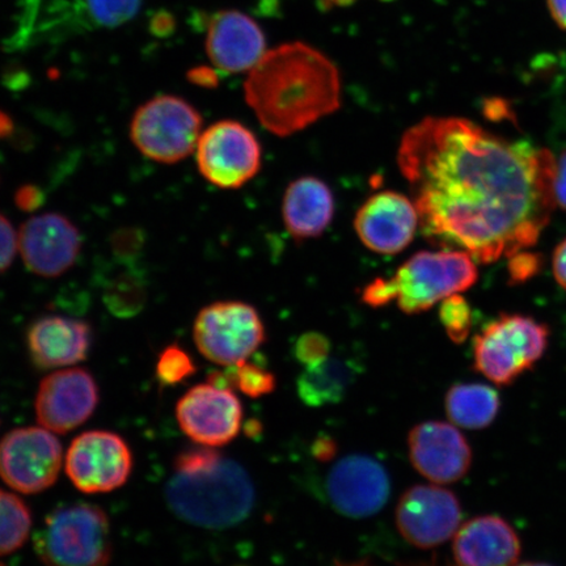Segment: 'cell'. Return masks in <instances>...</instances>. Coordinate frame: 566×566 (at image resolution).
I'll use <instances>...</instances> for the list:
<instances>
[{"instance_id": "33", "label": "cell", "mask_w": 566, "mask_h": 566, "mask_svg": "<svg viewBox=\"0 0 566 566\" xmlns=\"http://www.w3.org/2000/svg\"><path fill=\"white\" fill-rule=\"evenodd\" d=\"M19 251V233L3 214H0V274L9 269Z\"/></svg>"}, {"instance_id": "44", "label": "cell", "mask_w": 566, "mask_h": 566, "mask_svg": "<svg viewBox=\"0 0 566 566\" xmlns=\"http://www.w3.org/2000/svg\"><path fill=\"white\" fill-rule=\"evenodd\" d=\"M516 566H552V565L543 564V563H526V564H521V565H516Z\"/></svg>"}, {"instance_id": "34", "label": "cell", "mask_w": 566, "mask_h": 566, "mask_svg": "<svg viewBox=\"0 0 566 566\" xmlns=\"http://www.w3.org/2000/svg\"><path fill=\"white\" fill-rule=\"evenodd\" d=\"M13 201H15L19 210L33 212L42 208V205L45 202V195L40 187L27 184V186L20 187L17 190Z\"/></svg>"}, {"instance_id": "17", "label": "cell", "mask_w": 566, "mask_h": 566, "mask_svg": "<svg viewBox=\"0 0 566 566\" xmlns=\"http://www.w3.org/2000/svg\"><path fill=\"white\" fill-rule=\"evenodd\" d=\"M409 459L416 471L436 484H454L469 473L472 450L454 424L428 421L408 436Z\"/></svg>"}, {"instance_id": "36", "label": "cell", "mask_w": 566, "mask_h": 566, "mask_svg": "<svg viewBox=\"0 0 566 566\" xmlns=\"http://www.w3.org/2000/svg\"><path fill=\"white\" fill-rule=\"evenodd\" d=\"M176 20L171 13L161 11L155 13L150 23V31L157 38H168L175 32Z\"/></svg>"}, {"instance_id": "10", "label": "cell", "mask_w": 566, "mask_h": 566, "mask_svg": "<svg viewBox=\"0 0 566 566\" xmlns=\"http://www.w3.org/2000/svg\"><path fill=\"white\" fill-rule=\"evenodd\" d=\"M197 166L212 186L239 189L261 168V147L244 125L226 119L208 127L196 147Z\"/></svg>"}, {"instance_id": "35", "label": "cell", "mask_w": 566, "mask_h": 566, "mask_svg": "<svg viewBox=\"0 0 566 566\" xmlns=\"http://www.w3.org/2000/svg\"><path fill=\"white\" fill-rule=\"evenodd\" d=\"M311 451H313V455L317 462L327 463L336 458L338 444L334 438L322 434L316 438Z\"/></svg>"}, {"instance_id": "28", "label": "cell", "mask_w": 566, "mask_h": 566, "mask_svg": "<svg viewBox=\"0 0 566 566\" xmlns=\"http://www.w3.org/2000/svg\"><path fill=\"white\" fill-rule=\"evenodd\" d=\"M144 0H86L88 15L104 28H117L137 17Z\"/></svg>"}, {"instance_id": "27", "label": "cell", "mask_w": 566, "mask_h": 566, "mask_svg": "<svg viewBox=\"0 0 566 566\" xmlns=\"http://www.w3.org/2000/svg\"><path fill=\"white\" fill-rule=\"evenodd\" d=\"M228 375L231 389L238 388L244 395L252 399L263 398L272 394L277 387V379L273 373H269L263 367L247 363L229 366L224 371Z\"/></svg>"}, {"instance_id": "20", "label": "cell", "mask_w": 566, "mask_h": 566, "mask_svg": "<svg viewBox=\"0 0 566 566\" xmlns=\"http://www.w3.org/2000/svg\"><path fill=\"white\" fill-rule=\"evenodd\" d=\"M92 345L90 324L77 318L44 316L27 332L32 363L41 370L70 367L86 359Z\"/></svg>"}, {"instance_id": "19", "label": "cell", "mask_w": 566, "mask_h": 566, "mask_svg": "<svg viewBox=\"0 0 566 566\" xmlns=\"http://www.w3.org/2000/svg\"><path fill=\"white\" fill-rule=\"evenodd\" d=\"M207 53L212 65L223 73H250L266 53L265 34L245 13L221 11L210 20Z\"/></svg>"}, {"instance_id": "12", "label": "cell", "mask_w": 566, "mask_h": 566, "mask_svg": "<svg viewBox=\"0 0 566 566\" xmlns=\"http://www.w3.org/2000/svg\"><path fill=\"white\" fill-rule=\"evenodd\" d=\"M395 518L409 544L431 549L455 536L462 511L457 495L444 488L415 485L401 495Z\"/></svg>"}, {"instance_id": "9", "label": "cell", "mask_w": 566, "mask_h": 566, "mask_svg": "<svg viewBox=\"0 0 566 566\" xmlns=\"http://www.w3.org/2000/svg\"><path fill=\"white\" fill-rule=\"evenodd\" d=\"M62 464V444L45 428H19L0 441V479L19 493L49 490L59 480Z\"/></svg>"}, {"instance_id": "23", "label": "cell", "mask_w": 566, "mask_h": 566, "mask_svg": "<svg viewBox=\"0 0 566 566\" xmlns=\"http://www.w3.org/2000/svg\"><path fill=\"white\" fill-rule=\"evenodd\" d=\"M358 375V366L350 359L328 357L308 366L296 380V391L304 406L322 408L345 399Z\"/></svg>"}, {"instance_id": "39", "label": "cell", "mask_w": 566, "mask_h": 566, "mask_svg": "<svg viewBox=\"0 0 566 566\" xmlns=\"http://www.w3.org/2000/svg\"><path fill=\"white\" fill-rule=\"evenodd\" d=\"M552 266L558 285L566 290V239L556 248Z\"/></svg>"}, {"instance_id": "1", "label": "cell", "mask_w": 566, "mask_h": 566, "mask_svg": "<svg viewBox=\"0 0 566 566\" xmlns=\"http://www.w3.org/2000/svg\"><path fill=\"white\" fill-rule=\"evenodd\" d=\"M398 163L424 237L479 263L533 247L556 202L554 155L470 119L423 118L402 136Z\"/></svg>"}, {"instance_id": "14", "label": "cell", "mask_w": 566, "mask_h": 566, "mask_svg": "<svg viewBox=\"0 0 566 566\" xmlns=\"http://www.w3.org/2000/svg\"><path fill=\"white\" fill-rule=\"evenodd\" d=\"M101 401L97 381L86 369L59 370L41 380L34 409L40 427L66 434L86 422Z\"/></svg>"}, {"instance_id": "26", "label": "cell", "mask_w": 566, "mask_h": 566, "mask_svg": "<svg viewBox=\"0 0 566 566\" xmlns=\"http://www.w3.org/2000/svg\"><path fill=\"white\" fill-rule=\"evenodd\" d=\"M146 301L147 283L138 272L119 273L105 287V306L117 317L129 318L138 315Z\"/></svg>"}, {"instance_id": "31", "label": "cell", "mask_w": 566, "mask_h": 566, "mask_svg": "<svg viewBox=\"0 0 566 566\" xmlns=\"http://www.w3.org/2000/svg\"><path fill=\"white\" fill-rule=\"evenodd\" d=\"M332 344L327 336L308 332L296 339L294 357L304 367L314 366L329 357Z\"/></svg>"}, {"instance_id": "7", "label": "cell", "mask_w": 566, "mask_h": 566, "mask_svg": "<svg viewBox=\"0 0 566 566\" xmlns=\"http://www.w3.org/2000/svg\"><path fill=\"white\" fill-rule=\"evenodd\" d=\"M202 116L181 97L161 95L139 106L130 124V138L142 155L175 165L196 150Z\"/></svg>"}, {"instance_id": "8", "label": "cell", "mask_w": 566, "mask_h": 566, "mask_svg": "<svg viewBox=\"0 0 566 566\" xmlns=\"http://www.w3.org/2000/svg\"><path fill=\"white\" fill-rule=\"evenodd\" d=\"M193 337L205 358L229 367L244 363L265 343V327L250 304L218 302L197 315Z\"/></svg>"}, {"instance_id": "11", "label": "cell", "mask_w": 566, "mask_h": 566, "mask_svg": "<svg viewBox=\"0 0 566 566\" xmlns=\"http://www.w3.org/2000/svg\"><path fill=\"white\" fill-rule=\"evenodd\" d=\"M66 473L83 493H109L126 484L133 471L129 444L108 430H91L71 442Z\"/></svg>"}, {"instance_id": "29", "label": "cell", "mask_w": 566, "mask_h": 566, "mask_svg": "<svg viewBox=\"0 0 566 566\" xmlns=\"http://www.w3.org/2000/svg\"><path fill=\"white\" fill-rule=\"evenodd\" d=\"M196 370L192 357L177 345L167 346L157 364V377L163 386L180 385L192 377Z\"/></svg>"}, {"instance_id": "15", "label": "cell", "mask_w": 566, "mask_h": 566, "mask_svg": "<svg viewBox=\"0 0 566 566\" xmlns=\"http://www.w3.org/2000/svg\"><path fill=\"white\" fill-rule=\"evenodd\" d=\"M325 492L338 514L363 520L385 507L391 493V481L377 459L349 455L332 467L325 479Z\"/></svg>"}, {"instance_id": "38", "label": "cell", "mask_w": 566, "mask_h": 566, "mask_svg": "<svg viewBox=\"0 0 566 566\" xmlns=\"http://www.w3.org/2000/svg\"><path fill=\"white\" fill-rule=\"evenodd\" d=\"M188 81L203 88H214L218 86V76L214 70L205 66L190 70Z\"/></svg>"}, {"instance_id": "21", "label": "cell", "mask_w": 566, "mask_h": 566, "mask_svg": "<svg viewBox=\"0 0 566 566\" xmlns=\"http://www.w3.org/2000/svg\"><path fill=\"white\" fill-rule=\"evenodd\" d=\"M452 552L458 566H516L521 541L511 523L483 515L459 527Z\"/></svg>"}, {"instance_id": "22", "label": "cell", "mask_w": 566, "mask_h": 566, "mask_svg": "<svg viewBox=\"0 0 566 566\" xmlns=\"http://www.w3.org/2000/svg\"><path fill=\"white\" fill-rule=\"evenodd\" d=\"M283 222L295 239L322 235L335 216V197L316 177H301L290 184L283 197Z\"/></svg>"}, {"instance_id": "37", "label": "cell", "mask_w": 566, "mask_h": 566, "mask_svg": "<svg viewBox=\"0 0 566 566\" xmlns=\"http://www.w3.org/2000/svg\"><path fill=\"white\" fill-rule=\"evenodd\" d=\"M555 201L558 207L566 210V153L556 163L555 174Z\"/></svg>"}, {"instance_id": "18", "label": "cell", "mask_w": 566, "mask_h": 566, "mask_svg": "<svg viewBox=\"0 0 566 566\" xmlns=\"http://www.w3.org/2000/svg\"><path fill=\"white\" fill-rule=\"evenodd\" d=\"M420 216L405 195L385 190L375 193L360 207L354 229L363 244L375 253L396 254L412 243Z\"/></svg>"}, {"instance_id": "32", "label": "cell", "mask_w": 566, "mask_h": 566, "mask_svg": "<svg viewBox=\"0 0 566 566\" xmlns=\"http://www.w3.org/2000/svg\"><path fill=\"white\" fill-rule=\"evenodd\" d=\"M146 243V233L137 228L119 229L111 238L116 258L130 261L138 258Z\"/></svg>"}, {"instance_id": "24", "label": "cell", "mask_w": 566, "mask_h": 566, "mask_svg": "<svg viewBox=\"0 0 566 566\" xmlns=\"http://www.w3.org/2000/svg\"><path fill=\"white\" fill-rule=\"evenodd\" d=\"M446 413L455 427L481 430L490 427L500 412L499 392L490 386L460 384L446 395Z\"/></svg>"}, {"instance_id": "16", "label": "cell", "mask_w": 566, "mask_h": 566, "mask_svg": "<svg viewBox=\"0 0 566 566\" xmlns=\"http://www.w3.org/2000/svg\"><path fill=\"white\" fill-rule=\"evenodd\" d=\"M82 250L76 226L60 212L35 216L21 226L19 251L24 264L34 274L55 279L75 264Z\"/></svg>"}, {"instance_id": "3", "label": "cell", "mask_w": 566, "mask_h": 566, "mask_svg": "<svg viewBox=\"0 0 566 566\" xmlns=\"http://www.w3.org/2000/svg\"><path fill=\"white\" fill-rule=\"evenodd\" d=\"M177 518L202 528L239 525L252 513L256 492L243 465L208 446L181 451L166 486Z\"/></svg>"}, {"instance_id": "41", "label": "cell", "mask_w": 566, "mask_h": 566, "mask_svg": "<svg viewBox=\"0 0 566 566\" xmlns=\"http://www.w3.org/2000/svg\"><path fill=\"white\" fill-rule=\"evenodd\" d=\"M13 129H15V125H13L11 116L0 109V139L11 137Z\"/></svg>"}, {"instance_id": "43", "label": "cell", "mask_w": 566, "mask_h": 566, "mask_svg": "<svg viewBox=\"0 0 566 566\" xmlns=\"http://www.w3.org/2000/svg\"><path fill=\"white\" fill-rule=\"evenodd\" d=\"M325 2L332 6H349L354 2V0H325Z\"/></svg>"}, {"instance_id": "4", "label": "cell", "mask_w": 566, "mask_h": 566, "mask_svg": "<svg viewBox=\"0 0 566 566\" xmlns=\"http://www.w3.org/2000/svg\"><path fill=\"white\" fill-rule=\"evenodd\" d=\"M475 261L462 251H423L402 264L391 279H377L364 289L363 301L384 307L396 301L408 315L424 313L449 296L475 285Z\"/></svg>"}, {"instance_id": "2", "label": "cell", "mask_w": 566, "mask_h": 566, "mask_svg": "<svg viewBox=\"0 0 566 566\" xmlns=\"http://www.w3.org/2000/svg\"><path fill=\"white\" fill-rule=\"evenodd\" d=\"M244 95L266 130L289 137L339 108L342 81L327 55L290 42L266 52L248 73Z\"/></svg>"}, {"instance_id": "5", "label": "cell", "mask_w": 566, "mask_h": 566, "mask_svg": "<svg viewBox=\"0 0 566 566\" xmlns=\"http://www.w3.org/2000/svg\"><path fill=\"white\" fill-rule=\"evenodd\" d=\"M33 546L45 566H108L113 552L108 515L87 502L56 507L35 531Z\"/></svg>"}, {"instance_id": "45", "label": "cell", "mask_w": 566, "mask_h": 566, "mask_svg": "<svg viewBox=\"0 0 566 566\" xmlns=\"http://www.w3.org/2000/svg\"><path fill=\"white\" fill-rule=\"evenodd\" d=\"M0 566H3V565H0Z\"/></svg>"}, {"instance_id": "25", "label": "cell", "mask_w": 566, "mask_h": 566, "mask_svg": "<svg viewBox=\"0 0 566 566\" xmlns=\"http://www.w3.org/2000/svg\"><path fill=\"white\" fill-rule=\"evenodd\" d=\"M31 528V509L19 495L0 490V556L23 547Z\"/></svg>"}, {"instance_id": "42", "label": "cell", "mask_w": 566, "mask_h": 566, "mask_svg": "<svg viewBox=\"0 0 566 566\" xmlns=\"http://www.w3.org/2000/svg\"><path fill=\"white\" fill-rule=\"evenodd\" d=\"M335 566H371L369 563H353V564H343V563H336ZM417 566H440V565H436V564H421V565H417Z\"/></svg>"}, {"instance_id": "13", "label": "cell", "mask_w": 566, "mask_h": 566, "mask_svg": "<svg viewBox=\"0 0 566 566\" xmlns=\"http://www.w3.org/2000/svg\"><path fill=\"white\" fill-rule=\"evenodd\" d=\"M180 429L193 442L222 448L240 433L243 407L232 389L198 385L181 396L176 406Z\"/></svg>"}, {"instance_id": "40", "label": "cell", "mask_w": 566, "mask_h": 566, "mask_svg": "<svg viewBox=\"0 0 566 566\" xmlns=\"http://www.w3.org/2000/svg\"><path fill=\"white\" fill-rule=\"evenodd\" d=\"M547 4L556 24L566 31V0H547Z\"/></svg>"}, {"instance_id": "6", "label": "cell", "mask_w": 566, "mask_h": 566, "mask_svg": "<svg viewBox=\"0 0 566 566\" xmlns=\"http://www.w3.org/2000/svg\"><path fill=\"white\" fill-rule=\"evenodd\" d=\"M549 329L533 317L502 315L473 342V367L497 386H511L547 350Z\"/></svg>"}, {"instance_id": "30", "label": "cell", "mask_w": 566, "mask_h": 566, "mask_svg": "<svg viewBox=\"0 0 566 566\" xmlns=\"http://www.w3.org/2000/svg\"><path fill=\"white\" fill-rule=\"evenodd\" d=\"M440 318L451 342L462 344L471 334L472 310L470 304L458 294L442 302Z\"/></svg>"}]
</instances>
